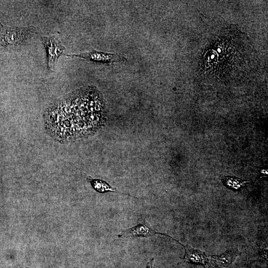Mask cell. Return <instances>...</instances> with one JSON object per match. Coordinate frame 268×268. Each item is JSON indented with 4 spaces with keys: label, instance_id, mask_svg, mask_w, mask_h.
Returning <instances> with one entry per match:
<instances>
[{
    "label": "cell",
    "instance_id": "1",
    "mask_svg": "<svg viewBox=\"0 0 268 268\" xmlns=\"http://www.w3.org/2000/svg\"><path fill=\"white\" fill-rule=\"evenodd\" d=\"M106 103L94 87L81 89L44 112L47 133L55 140L67 143L93 135L106 120Z\"/></svg>",
    "mask_w": 268,
    "mask_h": 268
},
{
    "label": "cell",
    "instance_id": "7",
    "mask_svg": "<svg viewBox=\"0 0 268 268\" xmlns=\"http://www.w3.org/2000/svg\"><path fill=\"white\" fill-rule=\"evenodd\" d=\"M88 180L90 183L92 188L98 193H105L106 192H111L131 196L129 194L119 192L116 189L112 187L107 182L104 181L99 179H92L90 177L88 178Z\"/></svg>",
    "mask_w": 268,
    "mask_h": 268
},
{
    "label": "cell",
    "instance_id": "9",
    "mask_svg": "<svg viewBox=\"0 0 268 268\" xmlns=\"http://www.w3.org/2000/svg\"><path fill=\"white\" fill-rule=\"evenodd\" d=\"M153 262L154 259L152 258L148 263H147L145 268H152Z\"/></svg>",
    "mask_w": 268,
    "mask_h": 268
},
{
    "label": "cell",
    "instance_id": "4",
    "mask_svg": "<svg viewBox=\"0 0 268 268\" xmlns=\"http://www.w3.org/2000/svg\"><path fill=\"white\" fill-rule=\"evenodd\" d=\"M41 40L47 53L48 68L52 69L63 53L65 47L61 45L57 36H42L41 37Z\"/></svg>",
    "mask_w": 268,
    "mask_h": 268
},
{
    "label": "cell",
    "instance_id": "3",
    "mask_svg": "<svg viewBox=\"0 0 268 268\" xmlns=\"http://www.w3.org/2000/svg\"><path fill=\"white\" fill-rule=\"evenodd\" d=\"M35 31L33 26L9 28L0 36L1 44L6 47H17L25 43Z\"/></svg>",
    "mask_w": 268,
    "mask_h": 268
},
{
    "label": "cell",
    "instance_id": "10",
    "mask_svg": "<svg viewBox=\"0 0 268 268\" xmlns=\"http://www.w3.org/2000/svg\"><path fill=\"white\" fill-rule=\"evenodd\" d=\"M2 28V26L1 25V24H0V29Z\"/></svg>",
    "mask_w": 268,
    "mask_h": 268
},
{
    "label": "cell",
    "instance_id": "5",
    "mask_svg": "<svg viewBox=\"0 0 268 268\" xmlns=\"http://www.w3.org/2000/svg\"><path fill=\"white\" fill-rule=\"evenodd\" d=\"M66 56L71 57L80 58L90 62L102 64H112L127 61L125 57L120 55L95 50L78 54L66 55Z\"/></svg>",
    "mask_w": 268,
    "mask_h": 268
},
{
    "label": "cell",
    "instance_id": "8",
    "mask_svg": "<svg viewBox=\"0 0 268 268\" xmlns=\"http://www.w3.org/2000/svg\"><path fill=\"white\" fill-rule=\"evenodd\" d=\"M222 181L226 187L235 190H238L241 187L244 186L247 183V182L242 181L238 178L230 177H225L223 178Z\"/></svg>",
    "mask_w": 268,
    "mask_h": 268
},
{
    "label": "cell",
    "instance_id": "6",
    "mask_svg": "<svg viewBox=\"0 0 268 268\" xmlns=\"http://www.w3.org/2000/svg\"><path fill=\"white\" fill-rule=\"evenodd\" d=\"M156 234L165 235L176 241V240L166 234L156 232L147 222L139 223L132 228L122 230L118 235V236L120 238L132 237H147Z\"/></svg>",
    "mask_w": 268,
    "mask_h": 268
},
{
    "label": "cell",
    "instance_id": "2",
    "mask_svg": "<svg viewBox=\"0 0 268 268\" xmlns=\"http://www.w3.org/2000/svg\"><path fill=\"white\" fill-rule=\"evenodd\" d=\"M181 245L185 250L184 260L186 261L201 264L206 268L215 265L224 268L230 263L231 258L229 254L220 257H210L198 250L193 248L188 244L186 246L182 244Z\"/></svg>",
    "mask_w": 268,
    "mask_h": 268
}]
</instances>
